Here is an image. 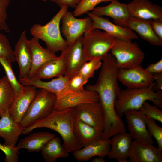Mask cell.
<instances>
[{
  "label": "cell",
  "mask_w": 162,
  "mask_h": 162,
  "mask_svg": "<svg viewBox=\"0 0 162 162\" xmlns=\"http://www.w3.org/2000/svg\"><path fill=\"white\" fill-rule=\"evenodd\" d=\"M0 150L5 154V162L18 161L19 150L16 146H11L0 143Z\"/></svg>",
  "instance_id": "37"
},
{
  "label": "cell",
  "mask_w": 162,
  "mask_h": 162,
  "mask_svg": "<svg viewBox=\"0 0 162 162\" xmlns=\"http://www.w3.org/2000/svg\"><path fill=\"white\" fill-rule=\"evenodd\" d=\"M146 121L149 133L156 140L158 147L162 151V128L157 124L155 120L149 116H146Z\"/></svg>",
  "instance_id": "35"
},
{
  "label": "cell",
  "mask_w": 162,
  "mask_h": 162,
  "mask_svg": "<svg viewBox=\"0 0 162 162\" xmlns=\"http://www.w3.org/2000/svg\"><path fill=\"white\" fill-rule=\"evenodd\" d=\"M152 28L155 34L162 40V20H155L151 21Z\"/></svg>",
  "instance_id": "41"
},
{
  "label": "cell",
  "mask_w": 162,
  "mask_h": 162,
  "mask_svg": "<svg viewBox=\"0 0 162 162\" xmlns=\"http://www.w3.org/2000/svg\"><path fill=\"white\" fill-rule=\"evenodd\" d=\"M117 77L118 80L128 88L148 87L154 82L152 74L140 65L131 68L119 69Z\"/></svg>",
  "instance_id": "10"
},
{
  "label": "cell",
  "mask_w": 162,
  "mask_h": 162,
  "mask_svg": "<svg viewBox=\"0 0 162 162\" xmlns=\"http://www.w3.org/2000/svg\"><path fill=\"white\" fill-rule=\"evenodd\" d=\"M91 13L96 16H105L111 17L113 19L115 23L118 25L130 16L127 5L121 3L117 0L111 2L107 6L95 8Z\"/></svg>",
  "instance_id": "26"
},
{
  "label": "cell",
  "mask_w": 162,
  "mask_h": 162,
  "mask_svg": "<svg viewBox=\"0 0 162 162\" xmlns=\"http://www.w3.org/2000/svg\"><path fill=\"white\" fill-rule=\"evenodd\" d=\"M99 100L98 94L94 91L85 89L80 92H72L57 99L54 109L62 110L74 107L83 103L97 102Z\"/></svg>",
  "instance_id": "21"
},
{
  "label": "cell",
  "mask_w": 162,
  "mask_h": 162,
  "mask_svg": "<svg viewBox=\"0 0 162 162\" xmlns=\"http://www.w3.org/2000/svg\"><path fill=\"white\" fill-rule=\"evenodd\" d=\"M73 130L75 135L82 147L102 139L103 131L75 118Z\"/></svg>",
  "instance_id": "25"
},
{
  "label": "cell",
  "mask_w": 162,
  "mask_h": 162,
  "mask_svg": "<svg viewBox=\"0 0 162 162\" xmlns=\"http://www.w3.org/2000/svg\"><path fill=\"white\" fill-rule=\"evenodd\" d=\"M81 0H77V1L79 3L80 1Z\"/></svg>",
  "instance_id": "45"
},
{
  "label": "cell",
  "mask_w": 162,
  "mask_h": 162,
  "mask_svg": "<svg viewBox=\"0 0 162 162\" xmlns=\"http://www.w3.org/2000/svg\"><path fill=\"white\" fill-rule=\"evenodd\" d=\"M114 0H81L75 7L73 14L78 17L94 10L101 2H111Z\"/></svg>",
  "instance_id": "33"
},
{
  "label": "cell",
  "mask_w": 162,
  "mask_h": 162,
  "mask_svg": "<svg viewBox=\"0 0 162 162\" xmlns=\"http://www.w3.org/2000/svg\"><path fill=\"white\" fill-rule=\"evenodd\" d=\"M15 91L5 76L0 79V116L9 110L16 97Z\"/></svg>",
  "instance_id": "30"
},
{
  "label": "cell",
  "mask_w": 162,
  "mask_h": 162,
  "mask_svg": "<svg viewBox=\"0 0 162 162\" xmlns=\"http://www.w3.org/2000/svg\"><path fill=\"white\" fill-rule=\"evenodd\" d=\"M74 107L75 118L104 130V115L99 101L83 103Z\"/></svg>",
  "instance_id": "12"
},
{
  "label": "cell",
  "mask_w": 162,
  "mask_h": 162,
  "mask_svg": "<svg viewBox=\"0 0 162 162\" xmlns=\"http://www.w3.org/2000/svg\"><path fill=\"white\" fill-rule=\"evenodd\" d=\"M0 63L4 70L6 76L14 88L16 95H18L22 91L24 86L17 80L13 70L11 63L3 58H0Z\"/></svg>",
  "instance_id": "31"
},
{
  "label": "cell",
  "mask_w": 162,
  "mask_h": 162,
  "mask_svg": "<svg viewBox=\"0 0 162 162\" xmlns=\"http://www.w3.org/2000/svg\"><path fill=\"white\" fill-rule=\"evenodd\" d=\"M25 30L21 34L14 51L15 60L19 65V79L28 77L31 64V57Z\"/></svg>",
  "instance_id": "22"
},
{
  "label": "cell",
  "mask_w": 162,
  "mask_h": 162,
  "mask_svg": "<svg viewBox=\"0 0 162 162\" xmlns=\"http://www.w3.org/2000/svg\"><path fill=\"white\" fill-rule=\"evenodd\" d=\"M145 69L151 74L162 73V59L156 63L150 64Z\"/></svg>",
  "instance_id": "40"
},
{
  "label": "cell",
  "mask_w": 162,
  "mask_h": 162,
  "mask_svg": "<svg viewBox=\"0 0 162 162\" xmlns=\"http://www.w3.org/2000/svg\"><path fill=\"white\" fill-rule=\"evenodd\" d=\"M75 112V107L62 110L54 109L52 112L45 118L24 128L22 134L24 135L28 134L38 128H48L60 135L63 140V145L69 152L81 148L82 146L76 138L73 130Z\"/></svg>",
  "instance_id": "2"
},
{
  "label": "cell",
  "mask_w": 162,
  "mask_h": 162,
  "mask_svg": "<svg viewBox=\"0 0 162 162\" xmlns=\"http://www.w3.org/2000/svg\"><path fill=\"white\" fill-rule=\"evenodd\" d=\"M11 0H0V31L9 33L10 29L7 23V9Z\"/></svg>",
  "instance_id": "38"
},
{
  "label": "cell",
  "mask_w": 162,
  "mask_h": 162,
  "mask_svg": "<svg viewBox=\"0 0 162 162\" xmlns=\"http://www.w3.org/2000/svg\"><path fill=\"white\" fill-rule=\"evenodd\" d=\"M146 116L162 123V111L156 105H152L145 102L139 110Z\"/></svg>",
  "instance_id": "36"
},
{
  "label": "cell",
  "mask_w": 162,
  "mask_h": 162,
  "mask_svg": "<svg viewBox=\"0 0 162 162\" xmlns=\"http://www.w3.org/2000/svg\"><path fill=\"white\" fill-rule=\"evenodd\" d=\"M0 58L12 62H15L14 51L6 36L0 32Z\"/></svg>",
  "instance_id": "34"
},
{
  "label": "cell",
  "mask_w": 162,
  "mask_h": 162,
  "mask_svg": "<svg viewBox=\"0 0 162 162\" xmlns=\"http://www.w3.org/2000/svg\"><path fill=\"white\" fill-rule=\"evenodd\" d=\"M129 134L134 141L153 144L154 140L147 126L146 116L139 110L124 112Z\"/></svg>",
  "instance_id": "9"
},
{
  "label": "cell",
  "mask_w": 162,
  "mask_h": 162,
  "mask_svg": "<svg viewBox=\"0 0 162 162\" xmlns=\"http://www.w3.org/2000/svg\"><path fill=\"white\" fill-rule=\"evenodd\" d=\"M83 35L61 52L60 55L64 60L66 64L64 76L69 80L77 73L83 64L87 62L82 51Z\"/></svg>",
  "instance_id": "11"
},
{
  "label": "cell",
  "mask_w": 162,
  "mask_h": 162,
  "mask_svg": "<svg viewBox=\"0 0 162 162\" xmlns=\"http://www.w3.org/2000/svg\"><path fill=\"white\" fill-rule=\"evenodd\" d=\"M154 82L148 87L138 88H128L121 90L115 103L116 111L122 117L125 111L130 110H139L147 100L162 109V91H155Z\"/></svg>",
  "instance_id": "3"
},
{
  "label": "cell",
  "mask_w": 162,
  "mask_h": 162,
  "mask_svg": "<svg viewBox=\"0 0 162 162\" xmlns=\"http://www.w3.org/2000/svg\"><path fill=\"white\" fill-rule=\"evenodd\" d=\"M92 162H105L106 161L102 157L97 156L94 159H93L92 161Z\"/></svg>",
  "instance_id": "44"
},
{
  "label": "cell",
  "mask_w": 162,
  "mask_h": 162,
  "mask_svg": "<svg viewBox=\"0 0 162 162\" xmlns=\"http://www.w3.org/2000/svg\"><path fill=\"white\" fill-rule=\"evenodd\" d=\"M66 69L65 62L60 55L44 64L30 78L46 79L64 76Z\"/></svg>",
  "instance_id": "27"
},
{
  "label": "cell",
  "mask_w": 162,
  "mask_h": 162,
  "mask_svg": "<svg viewBox=\"0 0 162 162\" xmlns=\"http://www.w3.org/2000/svg\"><path fill=\"white\" fill-rule=\"evenodd\" d=\"M130 162H162V151L153 144L132 141L128 160Z\"/></svg>",
  "instance_id": "16"
},
{
  "label": "cell",
  "mask_w": 162,
  "mask_h": 162,
  "mask_svg": "<svg viewBox=\"0 0 162 162\" xmlns=\"http://www.w3.org/2000/svg\"><path fill=\"white\" fill-rule=\"evenodd\" d=\"M57 99L55 94L45 89H40L38 91L20 123L23 129L49 115L54 110Z\"/></svg>",
  "instance_id": "7"
},
{
  "label": "cell",
  "mask_w": 162,
  "mask_h": 162,
  "mask_svg": "<svg viewBox=\"0 0 162 162\" xmlns=\"http://www.w3.org/2000/svg\"><path fill=\"white\" fill-rule=\"evenodd\" d=\"M69 7L67 5L61 7L48 23L44 25L34 24L30 29L33 37L43 40L46 44V49L55 53L63 51L68 46L62 35L60 25L62 17L68 10Z\"/></svg>",
  "instance_id": "4"
},
{
  "label": "cell",
  "mask_w": 162,
  "mask_h": 162,
  "mask_svg": "<svg viewBox=\"0 0 162 162\" xmlns=\"http://www.w3.org/2000/svg\"><path fill=\"white\" fill-rule=\"evenodd\" d=\"M110 51L119 69L136 67L143 62L145 54L137 43L115 38Z\"/></svg>",
  "instance_id": "6"
},
{
  "label": "cell",
  "mask_w": 162,
  "mask_h": 162,
  "mask_svg": "<svg viewBox=\"0 0 162 162\" xmlns=\"http://www.w3.org/2000/svg\"><path fill=\"white\" fill-rule=\"evenodd\" d=\"M88 82L82 76L77 73L69 80V86L72 92H78L85 90L83 86Z\"/></svg>",
  "instance_id": "39"
},
{
  "label": "cell",
  "mask_w": 162,
  "mask_h": 162,
  "mask_svg": "<svg viewBox=\"0 0 162 162\" xmlns=\"http://www.w3.org/2000/svg\"><path fill=\"white\" fill-rule=\"evenodd\" d=\"M31 57V64L28 78H32L38 69L47 62L56 58L55 53L43 48L39 40L34 37L28 40Z\"/></svg>",
  "instance_id": "19"
},
{
  "label": "cell",
  "mask_w": 162,
  "mask_h": 162,
  "mask_svg": "<svg viewBox=\"0 0 162 162\" xmlns=\"http://www.w3.org/2000/svg\"><path fill=\"white\" fill-rule=\"evenodd\" d=\"M41 151L46 162H55L58 158H67L69 155V152L61 144L60 139L56 136L46 142Z\"/></svg>",
  "instance_id": "29"
},
{
  "label": "cell",
  "mask_w": 162,
  "mask_h": 162,
  "mask_svg": "<svg viewBox=\"0 0 162 162\" xmlns=\"http://www.w3.org/2000/svg\"><path fill=\"white\" fill-rule=\"evenodd\" d=\"M115 38L98 29H92L83 35L82 47L85 60L95 58L102 61L107 55L115 42Z\"/></svg>",
  "instance_id": "5"
},
{
  "label": "cell",
  "mask_w": 162,
  "mask_h": 162,
  "mask_svg": "<svg viewBox=\"0 0 162 162\" xmlns=\"http://www.w3.org/2000/svg\"><path fill=\"white\" fill-rule=\"evenodd\" d=\"M102 61L97 82L94 84L87 85L85 89L98 93L104 112V126L113 128L119 126L122 122L115 108L116 101L121 90L118 82L119 69L115 58L110 53Z\"/></svg>",
  "instance_id": "1"
},
{
  "label": "cell",
  "mask_w": 162,
  "mask_h": 162,
  "mask_svg": "<svg viewBox=\"0 0 162 162\" xmlns=\"http://www.w3.org/2000/svg\"><path fill=\"white\" fill-rule=\"evenodd\" d=\"M110 139L111 147L107 155L118 162H128L132 138L129 133L120 132L113 135Z\"/></svg>",
  "instance_id": "20"
},
{
  "label": "cell",
  "mask_w": 162,
  "mask_h": 162,
  "mask_svg": "<svg viewBox=\"0 0 162 162\" xmlns=\"http://www.w3.org/2000/svg\"><path fill=\"white\" fill-rule=\"evenodd\" d=\"M102 62L99 58H95L86 62L81 67L78 73L80 74L87 82L92 77L95 72L100 68Z\"/></svg>",
  "instance_id": "32"
},
{
  "label": "cell",
  "mask_w": 162,
  "mask_h": 162,
  "mask_svg": "<svg viewBox=\"0 0 162 162\" xmlns=\"http://www.w3.org/2000/svg\"><path fill=\"white\" fill-rule=\"evenodd\" d=\"M56 137L54 134L48 132L33 133L21 139L16 147L18 149L25 148L29 152H38L49 140Z\"/></svg>",
  "instance_id": "28"
},
{
  "label": "cell",
  "mask_w": 162,
  "mask_h": 162,
  "mask_svg": "<svg viewBox=\"0 0 162 162\" xmlns=\"http://www.w3.org/2000/svg\"><path fill=\"white\" fill-rule=\"evenodd\" d=\"M36 88L32 86H24L21 92L16 96L9 113L17 122L20 123L36 97L38 92Z\"/></svg>",
  "instance_id": "15"
},
{
  "label": "cell",
  "mask_w": 162,
  "mask_h": 162,
  "mask_svg": "<svg viewBox=\"0 0 162 162\" xmlns=\"http://www.w3.org/2000/svg\"><path fill=\"white\" fill-rule=\"evenodd\" d=\"M61 7L64 5L75 8L78 2L77 0H50Z\"/></svg>",
  "instance_id": "42"
},
{
  "label": "cell",
  "mask_w": 162,
  "mask_h": 162,
  "mask_svg": "<svg viewBox=\"0 0 162 162\" xmlns=\"http://www.w3.org/2000/svg\"><path fill=\"white\" fill-rule=\"evenodd\" d=\"M127 5L130 16L143 20H162V8L148 0H133Z\"/></svg>",
  "instance_id": "17"
},
{
  "label": "cell",
  "mask_w": 162,
  "mask_h": 162,
  "mask_svg": "<svg viewBox=\"0 0 162 162\" xmlns=\"http://www.w3.org/2000/svg\"><path fill=\"white\" fill-rule=\"evenodd\" d=\"M86 14L92 21V29L104 30L114 37L124 40L132 41L139 38L135 33L128 27L113 23L108 18L96 16L90 12Z\"/></svg>",
  "instance_id": "13"
},
{
  "label": "cell",
  "mask_w": 162,
  "mask_h": 162,
  "mask_svg": "<svg viewBox=\"0 0 162 162\" xmlns=\"http://www.w3.org/2000/svg\"><path fill=\"white\" fill-rule=\"evenodd\" d=\"M153 76L154 85V89L156 91L162 90V73L152 74Z\"/></svg>",
  "instance_id": "43"
},
{
  "label": "cell",
  "mask_w": 162,
  "mask_h": 162,
  "mask_svg": "<svg viewBox=\"0 0 162 162\" xmlns=\"http://www.w3.org/2000/svg\"><path fill=\"white\" fill-rule=\"evenodd\" d=\"M61 31L68 46L74 43L85 33L92 29V21L88 16L77 18L67 11L61 19Z\"/></svg>",
  "instance_id": "8"
},
{
  "label": "cell",
  "mask_w": 162,
  "mask_h": 162,
  "mask_svg": "<svg viewBox=\"0 0 162 162\" xmlns=\"http://www.w3.org/2000/svg\"><path fill=\"white\" fill-rule=\"evenodd\" d=\"M43 1H44V2H45L48 0H42Z\"/></svg>",
  "instance_id": "46"
},
{
  "label": "cell",
  "mask_w": 162,
  "mask_h": 162,
  "mask_svg": "<svg viewBox=\"0 0 162 162\" xmlns=\"http://www.w3.org/2000/svg\"><path fill=\"white\" fill-rule=\"evenodd\" d=\"M19 82L23 86H32L52 92L56 95L57 99L72 92L69 88V80L64 76L57 77L48 82L28 78L19 79Z\"/></svg>",
  "instance_id": "14"
},
{
  "label": "cell",
  "mask_w": 162,
  "mask_h": 162,
  "mask_svg": "<svg viewBox=\"0 0 162 162\" xmlns=\"http://www.w3.org/2000/svg\"><path fill=\"white\" fill-rule=\"evenodd\" d=\"M111 147L110 139H101L86 146L74 151L73 155L76 160L86 161L94 156L104 158L107 156Z\"/></svg>",
  "instance_id": "24"
},
{
  "label": "cell",
  "mask_w": 162,
  "mask_h": 162,
  "mask_svg": "<svg viewBox=\"0 0 162 162\" xmlns=\"http://www.w3.org/2000/svg\"><path fill=\"white\" fill-rule=\"evenodd\" d=\"M151 21L130 16L119 26L127 27L135 31L141 38L154 46H161L162 40L154 32Z\"/></svg>",
  "instance_id": "18"
},
{
  "label": "cell",
  "mask_w": 162,
  "mask_h": 162,
  "mask_svg": "<svg viewBox=\"0 0 162 162\" xmlns=\"http://www.w3.org/2000/svg\"><path fill=\"white\" fill-rule=\"evenodd\" d=\"M23 128L20 123L15 121L10 115L9 110L0 116V136L4 140V144L11 146H16Z\"/></svg>",
  "instance_id": "23"
}]
</instances>
